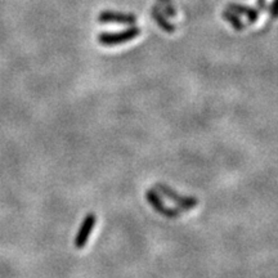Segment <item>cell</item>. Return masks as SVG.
I'll return each instance as SVG.
<instances>
[{"label": "cell", "instance_id": "1", "mask_svg": "<svg viewBox=\"0 0 278 278\" xmlns=\"http://www.w3.org/2000/svg\"><path fill=\"white\" fill-rule=\"evenodd\" d=\"M141 35V28L131 25V27L120 32H103L98 35V43L105 46H115L120 44L129 43Z\"/></svg>", "mask_w": 278, "mask_h": 278}, {"label": "cell", "instance_id": "6", "mask_svg": "<svg viewBox=\"0 0 278 278\" xmlns=\"http://www.w3.org/2000/svg\"><path fill=\"white\" fill-rule=\"evenodd\" d=\"M228 9L233 10V12H236L237 14L246 15L247 20L250 21V23H255L257 20H259L260 12L257 9H255V8H252V7H246V5L236 4V3H231V4L228 5Z\"/></svg>", "mask_w": 278, "mask_h": 278}, {"label": "cell", "instance_id": "8", "mask_svg": "<svg viewBox=\"0 0 278 278\" xmlns=\"http://www.w3.org/2000/svg\"><path fill=\"white\" fill-rule=\"evenodd\" d=\"M221 15H223L224 20H225L227 22L231 23V25L233 26V28H236L237 31H241L245 28V23L242 22L241 18L238 17V14H237L236 12H233V10H231V9L223 10Z\"/></svg>", "mask_w": 278, "mask_h": 278}, {"label": "cell", "instance_id": "2", "mask_svg": "<svg viewBox=\"0 0 278 278\" xmlns=\"http://www.w3.org/2000/svg\"><path fill=\"white\" fill-rule=\"evenodd\" d=\"M154 188H156L161 195H164L165 197L177 203V205L179 206V208H182V210H192V208H195L196 206L198 205L197 198L190 197V196L179 195L177 190H174L171 187H169L167 184H164V183H157V184L154 185Z\"/></svg>", "mask_w": 278, "mask_h": 278}, {"label": "cell", "instance_id": "11", "mask_svg": "<svg viewBox=\"0 0 278 278\" xmlns=\"http://www.w3.org/2000/svg\"><path fill=\"white\" fill-rule=\"evenodd\" d=\"M256 5H257V9L264 10V12H268L267 0H256Z\"/></svg>", "mask_w": 278, "mask_h": 278}, {"label": "cell", "instance_id": "9", "mask_svg": "<svg viewBox=\"0 0 278 278\" xmlns=\"http://www.w3.org/2000/svg\"><path fill=\"white\" fill-rule=\"evenodd\" d=\"M157 7H159L160 9L162 10V13H164L166 17H175V15H177V9L172 7L171 3H161L160 2V4L157 5Z\"/></svg>", "mask_w": 278, "mask_h": 278}, {"label": "cell", "instance_id": "10", "mask_svg": "<svg viewBox=\"0 0 278 278\" xmlns=\"http://www.w3.org/2000/svg\"><path fill=\"white\" fill-rule=\"evenodd\" d=\"M268 12L272 15V18H278V0H273L270 7L268 8Z\"/></svg>", "mask_w": 278, "mask_h": 278}, {"label": "cell", "instance_id": "12", "mask_svg": "<svg viewBox=\"0 0 278 278\" xmlns=\"http://www.w3.org/2000/svg\"><path fill=\"white\" fill-rule=\"evenodd\" d=\"M159 2H161V3H171V0H159Z\"/></svg>", "mask_w": 278, "mask_h": 278}, {"label": "cell", "instance_id": "3", "mask_svg": "<svg viewBox=\"0 0 278 278\" xmlns=\"http://www.w3.org/2000/svg\"><path fill=\"white\" fill-rule=\"evenodd\" d=\"M146 198L148 201L149 205L153 207L154 211H157L159 214H161L165 218H178V216L182 214V208H171L167 207L164 203V201L161 200V196L156 192L154 189H148L146 192Z\"/></svg>", "mask_w": 278, "mask_h": 278}, {"label": "cell", "instance_id": "7", "mask_svg": "<svg viewBox=\"0 0 278 278\" xmlns=\"http://www.w3.org/2000/svg\"><path fill=\"white\" fill-rule=\"evenodd\" d=\"M151 15H152V18L154 20V22H156L157 25H159V27H161L162 30L166 31V32L172 33L175 30H177V27H175V26L172 25V23L169 22L167 17L164 14V13H162V10L160 9L159 7L152 8V9H151Z\"/></svg>", "mask_w": 278, "mask_h": 278}, {"label": "cell", "instance_id": "5", "mask_svg": "<svg viewBox=\"0 0 278 278\" xmlns=\"http://www.w3.org/2000/svg\"><path fill=\"white\" fill-rule=\"evenodd\" d=\"M95 223H97V216H95V214L90 213L85 216L79 231H77L76 237H75V247H76V249L85 247V245H86L88 239H89L90 237V233H92L93 229H94Z\"/></svg>", "mask_w": 278, "mask_h": 278}, {"label": "cell", "instance_id": "4", "mask_svg": "<svg viewBox=\"0 0 278 278\" xmlns=\"http://www.w3.org/2000/svg\"><path fill=\"white\" fill-rule=\"evenodd\" d=\"M99 23H117V25H134L136 22V15L131 13L115 12V10H103L98 15Z\"/></svg>", "mask_w": 278, "mask_h": 278}]
</instances>
